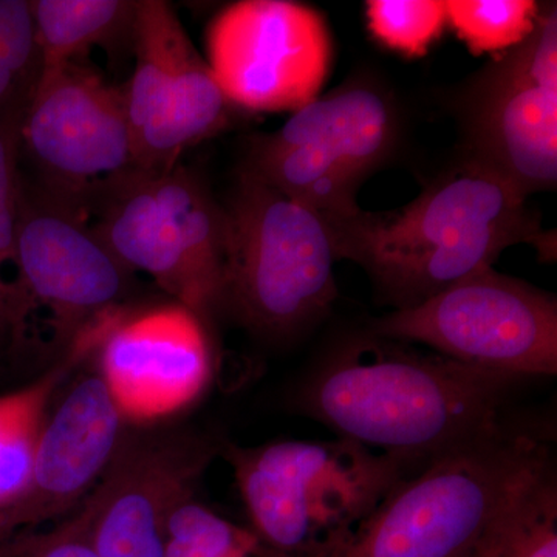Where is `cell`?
Returning <instances> with one entry per match:
<instances>
[{
  "label": "cell",
  "mask_w": 557,
  "mask_h": 557,
  "mask_svg": "<svg viewBox=\"0 0 557 557\" xmlns=\"http://www.w3.org/2000/svg\"><path fill=\"white\" fill-rule=\"evenodd\" d=\"M97 370L127 423L149 424L199 397L211 373L205 321L175 300L101 322Z\"/></svg>",
  "instance_id": "obj_14"
},
{
  "label": "cell",
  "mask_w": 557,
  "mask_h": 557,
  "mask_svg": "<svg viewBox=\"0 0 557 557\" xmlns=\"http://www.w3.org/2000/svg\"><path fill=\"white\" fill-rule=\"evenodd\" d=\"M38 73L30 0H0V104L32 87Z\"/></svg>",
  "instance_id": "obj_23"
},
{
  "label": "cell",
  "mask_w": 557,
  "mask_h": 557,
  "mask_svg": "<svg viewBox=\"0 0 557 557\" xmlns=\"http://www.w3.org/2000/svg\"><path fill=\"white\" fill-rule=\"evenodd\" d=\"M53 405L27 486L0 509V537L72 515L100 483L129 424L98 372L70 383Z\"/></svg>",
  "instance_id": "obj_15"
},
{
  "label": "cell",
  "mask_w": 557,
  "mask_h": 557,
  "mask_svg": "<svg viewBox=\"0 0 557 557\" xmlns=\"http://www.w3.org/2000/svg\"><path fill=\"white\" fill-rule=\"evenodd\" d=\"M166 557H265V552L255 534L240 530L190 494L168 518Z\"/></svg>",
  "instance_id": "obj_21"
},
{
  "label": "cell",
  "mask_w": 557,
  "mask_h": 557,
  "mask_svg": "<svg viewBox=\"0 0 557 557\" xmlns=\"http://www.w3.org/2000/svg\"><path fill=\"white\" fill-rule=\"evenodd\" d=\"M207 62L233 108L296 112L317 100L332 70L327 21L292 0H240L209 22Z\"/></svg>",
  "instance_id": "obj_12"
},
{
  "label": "cell",
  "mask_w": 557,
  "mask_h": 557,
  "mask_svg": "<svg viewBox=\"0 0 557 557\" xmlns=\"http://www.w3.org/2000/svg\"><path fill=\"white\" fill-rule=\"evenodd\" d=\"M90 528L91 509L86 498L67 518L0 537V557H97Z\"/></svg>",
  "instance_id": "obj_24"
},
{
  "label": "cell",
  "mask_w": 557,
  "mask_h": 557,
  "mask_svg": "<svg viewBox=\"0 0 557 557\" xmlns=\"http://www.w3.org/2000/svg\"><path fill=\"white\" fill-rule=\"evenodd\" d=\"M370 332L485 372L523 380L557 373L556 296L494 269L375 319Z\"/></svg>",
  "instance_id": "obj_8"
},
{
  "label": "cell",
  "mask_w": 557,
  "mask_h": 557,
  "mask_svg": "<svg viewBox=\"0 0 557 557\" xmlns=\"http://www.w3.org/2000/svg\"><path fill=\"white\" fill-rule=\"evenodd\" d=\"M336 260L364 269L394 310L410 309L530 244L555 259L552 233L528 199L496 171L461 156L416 200L391 212L359 209L325 222Z\"/></svg>",
  "instance_id": "obj_2"
},
{
  "label": "cell",
  "mask_w": 557,
  "mask_h": 557,
  "mask_svg": "<svg viewBox=\"0 0 557 557\" xmlns=\"http://www.w3.org/2000/svg\"><path fill=\"white\" fill-rule=\"evenodd\" d=\"M401 137L394 94L358 75L252 138L242 170L333 222L361 209L359 188L391 163Z\"/></svg>",
  "instance_id": "obj_7"
},
{
  "label": "cell",
  "mask_w": 557,
  "mask_h": 557,
  "mask_svg": "<svg viewBox=\"0 0 557 557\" xmlns=\"http://www.w3.org/2000/svg\"><path fill=\"white\" fill-rule=\"evenodd\" d=\"M39 70L81 62L90 50L134 39L137 0H30Z\"/></svg>",
  "instance_id": "obj_17"
},
{
  "label": "cell",
  "mask_w": 557,
  "mask_h": 557,
  "mask_svg": "<svg viewBox=\"0 0 557 557\" xmlns=\"http://www.w3.org/2000/svg\"><path fill=\"white\" fill-rule=\"evenodd\" d=\"M541 3L534 0H448V27L471 53L515 49L534 30Z\"/></svg>",
  "instance_id": "obj_20"
},
{
  "label": "cell",
  "mask_w": 557,
  "mask_h": 557,
  "mask_svg": "<svg viewBox=\"0 0 557 557\" xmlns=\"http://www.w3.org/2000/svg\"><path fill=\"white\" fill-rule=\"evenodd\" d=\"M33 86L0 104V357L14 348L10 311L24 185L20 168L21 126Z\"/></svg>",
  "instance_id": "obj_19"
},
{
  "label": "cell",
  "mask_w": 557,
  "mask_h": 557,
  "mask_svg": "<svg viewBox=\"0 0 557 557\" xmlns=\"http://www.w3.org/2000/svg\"><path fill=\"white\" fill-rule=\"evenodd\" d=\"M475 557H557L555 461L520 487Z\"/></svg>",
  "instance_id": "obj_18"
},
{
  "label": "cell",
  "mask_w": 557,
  "mask_h": 557,
  "mask_svg": "<svg viewBox=\"0 0 557 557\" xmlns=\"http://www.w3.org/2000/svg\"><path fill=\"white\" fill-rule=\"evenodd\" d=\"M252 534L270 557H311L357 528L401 480L423 468L346 438L225 442ZM428 465V463H426Z\"/></svg>",
  "instance_id": "obj_4"
},
{
  "label": "cell",
  "mask_w": 557,
  "mask_h": 557,
  "mask_svg": "<svg viewBox=\"0 0 557 557\" xmlns=\"http://www.w3.org/2000/svg\"><path fill=\"white\" fill-rule=\"evenodd\" d=\"M552 461L541 426L507 417L401 480L311 557H475L520 487Z\"/></svg>",
  "instance_id": "obj_3"
},
{
  "label": "cell",
  "mask_w": 557,
  "mask_h": 557,
  "mask_svg": "<svg viewBox=\"0 0 557 557\" xmlns=\"http://www.w3.org/2000/svg\"><path fill=\"white\" fill-rule=\"evenodd\" d=\"M463 156L523 197L557 185V9H539L534 30L487 62L457 98Z\"/></svg>",
  "instance_id": "obj_10"
},
{
  "label": "cell",
  "mask_w": 557,
  "mask_h": 557,
  "mask_svg": "<svg viewBox=\"0 0 557 557\" xmlns=\"http://www.w3.org/2000/svg\"><path fill=\"white\" fill-rule=\"evenodd\" d=\"M223 208L225 310L274 341L296 338L327 317L339 292L321 215L245 170Z\"/></svg>",
  "instance_id": "obj_6"
},
{
  "label": "cell",
  "mask_w": 557,
  "mask_h": 557,
  "mask_svg": "<svg viewBox=\"0 0 557 557\" xmlns=\"http://www.w3.org/2000/svg\"><path fill=\"white\" fill-rule=\"evenodd\" d=\"M40 189L76 207L135 168L124 89L83 62L39 70L21 126V156Z\"/></svg>",
  "instance_id": "obj_11"
},
{
  "label": "cell",
  "mask_w": 557,
  "mask_h": 557,
  "mask_svg": "<svg viewBox=\"0 0 557 557\" xmlns=\"http://www.w3.org/2000/svg\"><path fill=\"white\" fill-rule=\"evenodd\" d=\"M135 274L91 228L83 209L22 185L11 325L22 346L36 310L47 311L67 354L95 325L127 306Z\"/></svg>",
  "instance_id": "obj_9"
},
{
  "label": "cell",
  "mask_w": 557,
  "mask_h": 557,
  "mask_svg": "<svg viewBox=\"0 0 557 557\" xmlns=\"http://www.w3.org/2000/svg\"><path fill=\"white\" fill-rule=\"evenodd\" d=\"M225 442L193 429L127 424L87 502L97 557H166V523Z\"/></svg>",
  "instance_id": "obj_13"
},
{
  "label": "cell",
  "mask_w": 557,
  "mask_h": 557,
  "mask_svg": "<svg viewBox=\"0 0 557 557\" xmlns=\"http://www.w3.org/2000/svg\"><path fill=\"white\" fill-rule=\"evenodd\" d=\"M369 30L406 58L426 57L448 28L445 0H369Z\"/></svg>",
  "instance_id": "obj_22"
},
{
  "label": "cell",
  "mask_w": 557,
  "mask_h": 557,
  "mask_svg": "<svg viewBox=\"0 0 557 557\" xmlns=\"http://www.w3.org/2000/svg\"><path fill=\"white\" fill-rule=\"evenodd\" d=\"M525 381L370 332L324 358L298 406L341 438L426 465L504 421Z\"/></svg>",
  "instance_id": "obj_1"
},
{
  "label": "cell",
  "mask_w": 557,
  "mask_h": 557,
  "mask_svg": "<svg viewBox=\"0 0 557 557\" xmlns=\"http://www.w3.org/2000/svg\"><path fill=\"white\" fill-rule=\"evenodd\" d=\"M94 351L86 336L27 386L0 395V509L21 496L30 479L36 446L58 392Z\"/></svg>",
  "instance_id": "obj_16"
},
{
  "label": "cell",
  "mask_w": 557,
  "mask_h": 557,
  "mask_svg": "<svg viewBox=\"0 0 557 557\" xmlns=\"http://www.w3.org/2000/svg\"><path fill=\"white\" fill-rule=\"evenodd\" d=\"M115 258L152 278L201 321L225 311L228 230L223 205L185 166L127 171L84 201Z\"/></svg>",
  "instance_id": "obj_5"
}]
</instances>
